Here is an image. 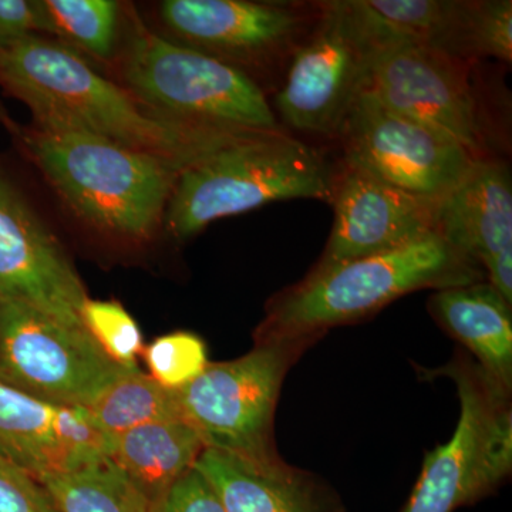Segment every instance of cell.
<instances>
[{"label":"cell","instance_id":"obj_1","mask_svg":"<svg viewBox=\"0 0 512 512\" xmlns=\"http://www.w3.org/2000/svg\"><path fill=\"white\" fill-rule=\"evenodd\" d=\"M0 86L29 107L37 128L106 138L184 168L261 133L147 113L72 49L40 35L0 43Z\"/></svg>","mask_w":512,"mask_h":512},{"label":"cell","instance_id":"obj_2","mask_svg":"<svg viewBox=\"0 0 512 512\" xmlns=\"http://www.w3.org/2000/svg\"><path fill=\"white\" fill-rule=\"evenodd\" d=\"M481 278L480 266L440 235L323 271L312 269L303 281L268 303L255 342H315L326 330L373 315L407 293L470 285Z\"/></svg>","mask_w":512,"mask_h":512},{"label":"cell","instance_id":"obj_3","mask_svg":"<svg viewBox=\"0 0 512 512\" xmlns=\"http://www.w3.org/2000/svg\"><path fill=\"white\" fill-rule=\"evenodd\" d=\"M49 183L82 220L109 234L150 237L183 165L106 138L72 131H19Z\"/></svg>","mask_w":512,"mask_h":512},{"label":"cell","instance_id":"obj_4","mask_svg":"<svg viewBox=\"0 0 512 512\" xmlns=\"http://www.w3.org/2000/svg\"><path fill=\"white\" fill-rule=\"evenodd\" d=\"M335 175L318 151L281 130L261 131L185 168L165 210L175 238L275 201L332 202Z\"/></svg>","mask_w":512,"mask_h":512},{"label":"cell","instance_id":"obj_5","mask_svg":"<svg viewBox=\"0 0 512 512\" xmlns=\"http://www.w3.org/2000/svg\"><path fill=\"white\" fill-rule=\"evenodd\" d=\"M124 79L131 93L168 119L237 130H278L265 93L247 73L144 28L131 39Z\"/></svg>","mask_w":512,"mask_h":512},{"label":"cell","instance_id":"obj_6","mask_svg":"<svg viewBox=\"0 0 512 512\" xmlns=\"http://www.w3.org/2000/svg\"><path fill=\"white\" fill-rule=\"evenodd\" d=\"M313 340H259L247 355L210 363L175 389L183 419L205 448L248 460H279L272 439L274 414L286 372Z\"/></svg>","mask_w":512,"mask_h":512},{"label":"cell","instance_id":"obj_7","mask_svg":"<svg viewBox=\"0 0 512 512\" xmlns=\"http://www.w3.org/2000/svg\"><path fill=\"white\" fill-rule=\"evenodd\" d=\"M440 373L456 382L460 419L453 437L426 457L402 512H454L493 493L511 473V392L467 360Z\"/></svg>","mask_w":512,"mask_h":512},{"label":"cell","instance_id":"obj_8","mask_svg":"<svg viewBox=\"0 0 512 512\" xmlns=\"http://www.w3.org/2000/svg\"><path fill=\"white\" fill-rule=\"evenodd\" d=\"M386 46L359 0L322 3L313 29L292 53L276 96L282 119L306 133L339 136L366 90L373 60Z\"/></svg>","mask_w":512,"mask_h":512},{"label":"cell","instance_id":"obj_9","mask_svg":"<svg viewBox=\"0 0 512 512\" xmlns=\"http://www.w3.org/2000/svg\"><path fill=\"white\" fill-rule=\"evenodd\" d=\"M126 370L84 326L0 299V382L46 402L86 409Z\"/></svg>","mask_w":512,"mask_h":512},{"label":"cell","instance_id":"obj_10","mask_svg":"<svg viewBox=\"0 0 512 512\" xmlns=\"http://www.w3.org/2000/svg\"><path fill=\"white\" fill-rule=\"evenodd\" d=\"M339 136L346 164L423 197L447 195L478 160L454 138L387 109L367 92L357 97Z\"/></svg>","mask_w":512,"mask_h":512},{"label":"cell","instance_id":"obj_11","mask_svg":"<svg viewBox=\"0 0 512 512\" xmlns=\"http://www.w3.org/2000/svg\"><path fill=\"white\" fill-rule=\"evenodd\" d=\"M365 92L454 138L480 160L483 131L463 59L419 43H393L377 53Z\"/></svg>","mask_w":512,"mask_h":512},{"label":"cell","instance_id":"obj_12","mask_svg":"<svg viewBox=\"0 0 512 512\" xmlns=\"http://www.w3.org/2000/svg\"><path fill=\"white\" fill-rule=\"evenodd\" d=\"M440 200L404 191L345 164L333 185L332 232L313 271L439 235Z\"/></svg>","mask_w":512,"mask_h":512},{"label":"cell","instance_id":"obj_13","mask_svg":"<svg viewBox=\"0 0 512 512\" xmlns=\"http://www.w3.org/2000/svg\"><path fill=\"white\" fill-rule=\"evenodd\" d=\"M0 299L83 326L89 296L69 256L0 174Z\"/></svg>","mask_w":512,"mask_h":512},{"label":"cell","instance_id":"obj_14","mask_svg":"<svg viewBox=\"0 0 512 512\" xmlns=\"http://www.w3.org/2000/svg\"><path fill=\"white\" fill-rule=\"evenodd\" d=\"M161 18L195 49L220 60L275 62L291 57L309 33L308 15L282 3L165 0Z\"/></svg>","mask_w":512,"mask_h":512},{"label":"cell","instance_id":"obj_15","mask_svg":"<svg viewBox=\"0 0 512 512\" xmlns=\"http://www.w3.org/2000/svg\"><path fill=\"white\" fill-rule=\"evenodd\" d=\"M109 444L86 409L46 402L0 382V460L40 480L107 458Z\"/></svg>","mask_w":512,"mask_h":512},{"label":"cell","instance_id":"obj_16","mask_svg":"<svg viewBox=\"0 0 512 512\" xmlns=\"http://www.w3.org/2000/svg\"><path fill=\"white\" fill-rule=\"evenodd\" d=\"M439 235L484 268L488 284L512 303V184L507 165L477 160L441 197Z\"/></svg>","mask_w":512,"mask_h":512},{"label":"cell","instance_id":"obj_17","mask_svg":"<svg viewBox=\"0 0 512 512\" xmlns=\"http://www.w3.org/2000/svg\"><path fill=\"white\" fill-rule=\"evenodd\" d=\"M194 468L225 512H342L335 495L281 458L259 463L204 448Z\"/></svg>","mask_w":512,"mask_h":512},{"label":"cell","instance_id":"obj_18","mask_svg":"<svg viewBox=\"0 0 512 512\" xmlns=\"http://www.w3.org/2000/svg\"><path fill=\"white\" fill-rule=\"evenodd\" d=\"M430 308L450 335L476 355L478 366L511 392V303L488 282L439 289Z\"/></svg>","mask_w":512,"mask_h":512},{"label":"cell","instance_id":"obj_19","mask_svg":"<svg viewBox=\"0 0 512 512\" xmlns=\"http://www.w3.org/2000/svg\"><path fill=\"white\" fill-rule=\"evenodd\" d=\"M204 448L188 421L160 420L110 436L107 458L153 503L194 468Z\"/></svg>","mask_w":512,"mask_h":512},{"label":"cell","instance_id":"obj_20","mask_svg":"<svg viewBox=\"0 0 512 512\" xmlns=\"http://www.w3.org/2000/svg\"><path fill=\"white\" fill-rule=\"evenodd\" d=\"M360 5L389 43H419L458 59L466 57L470 2L360 0Z\"/></svg>","mask_w":512,"mask_h":512},{"label":"cell","instance_id":"obj_21","mask_svg":"<svg viewBox=\"0 0 512 512\" xmlns=\"http://www.w3.org/2000/svg\"><path fill=\"white\" fill-rule=\"evenodd\" d=\"M86 412L94 426L109 437L151 421L183 419L175 390L156 382L140 367L117 377Z\"/></svg>","mask_w":512,"mask_h":512},{"label":"cell","instance_id":"obj_22","mask_svg":"<svg viewBox=\"0 0 512 512\" xmlns=\"http://www.w3.org/2000/svg\"><path fill=\"white\" fill-rule=\"evenodd\" d=\"M62 512H151L146 495L109 458L40 478Z\"/></svg>","mask_w":512,"mask_h":512},{"label":"cell","instance_id":"obj_23","mask_svg":"<svg viewBox=\"0 0 512 512\" xmlns=\"http://www.w3.org/2000/svg\"><path fill=\"white\" fill-rule=\"evenodd\" d=\"M49 35L70 40L99 59H109L119 32L120 5L113 0H42Z\"/></svg>","mask_w":512,"mask_h":512},{"label":"cell","instance_id":"obj_24","mask_svg":"<svg viewBox=\"0 0 512 512\" xmlns=\"http://www.w3.org/2000/svg\"><path fill=\"white\" fill-rule=\"evenodd\" d=\"M82 323L100 349L124 369H137L143 355V335L136 320L120 302L87 299L82 309Z\"/></svg>","mask_w":512,"mask_h":512},{"label":"cell","instance_id":"obj_25","mask_svg":"<svg viewBox=\"0 0 512 512\" xmlns=\"http://www.w3.org/2000/svg\"><path fill=\"white\" fill-rule=\"evenodd\" d=\"M148 375L167 389H180L204 372L208 350L200 336L174 332L160 336L143 350Z\"/></svg>","mask_w":512,"mask_h":512},{"label":"cell","instance_id":"obj_26","mask_svg":"<svg viewBox=\"0 0 512 512\" xmlns=\"http://www.w3.org/2000/svg\"><path fill=\"white\" fill-rule=\"evenodd\" d=\"M512 60V2H471L466 30V57Z\"/></svg>","mask_w":512,"mask_h":512},{"label":"cell","instance_id":"obj_27","mask_svg":"<svg viewBox=\"0 0 512 512\" xmlns=\"http://www.w3.org/2000/svg\"><path fill=\"white\" fill-rule=\"evenodd\" d=\"M0 512H62L35 476L0 460Z\"/></svg>","mask_w":512,"mask_h":512},{"label":"cell","instance_id":"obj_28","mask_svg":"<svg viewBox=\"0 0 512 512\" xmlns=\"http://www.w3.org/2000/svg\"><path fill=\"white\" fill-rule=\"evenodd\" d=\"M151 512H225L204 477L195 468L151 503Z\"/></svg>","mask_w":512,"mask_h":512},{"label":"cell","instance_id":"obj_29","mask_svg":"<svg viewBox=\"0 0 512 512\" xmlns=\"http://www.w3.org/2000/svg\"><path fill=\"white\" fill-rule=\"evenodd\" d=\"M49 33L42 0H0V43Z\"/></svg>","mask_w":512,"mask_h":512},{"label":"cell","instance_id":"obj_30","mask_svg":"<svg viewBox=\"0 0 512 512\" xmlns=\"http://www.w3.org/2000/svg\"><path fill=\"white\" fill-rule=\"evenodd\" d=\"M0 126L5 127L10 133L19 134V127L16 126L15 121L9 116L8 110L3 106L2 101H0Z\"/></svg>","mask_w":512,"mask_h":512}]
</instances>
